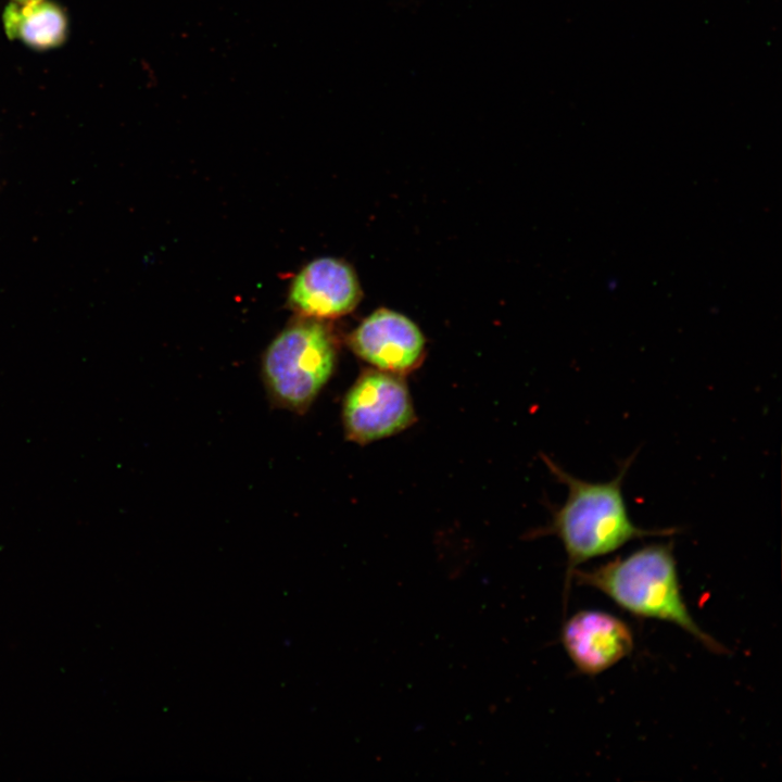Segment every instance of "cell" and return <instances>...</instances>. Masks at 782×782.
Here are the masks:
<instances>
[{"label": "cell", "instance_id": "1", "mask_svg": "<svg viewBox=\"0 0 782 782\" xmlns=\"http://www.w3.org/2000/svg\"><path fill=\"white\" fill-rule=\"evenodd\" d=\"M550 471L567 485L566 501L552 512V519L535 535H555L567 555L564 583L566 610L573 571L579 565L608 555L625 544L646 537H671L677 528L644 529L630 518L622 493V483L634 455L626 459L609 481L592 482L579 479L543 456Z\"/></svg>", "mask_w": 782, "mask_h": 782}, {"label": "cell", "instance_id": "2", "mask_svg": "<svg viewBox=\"0 0 782 782\" xmlns=\"http://www.w3.org/2000/svg\"><path fill=\"white\" fill-rule=\"evenodd\" d=\"M571 580L604 593L636 617L678 626L712 653H727L689 611L681 593L672 542L645 545L592 569L577 568Z\"/></svg>", "mask_w": 782, "mask_h": 782}, {"label": "cell", "instance_id": "3", "mask_svg": "<svg viewBox=\"0 0 782 782\" xmlns=\"http://www.w3.org/2000/svg\"><path fill=\"white\" fill-rule=\"evenodd\" d=\"M336 346L330 332L315 320L283 329L262 360V377L270 400L303 414L332 375Z\"/></svg>", "mask_w": 782, "mask_h": 782}, {"label": "cell", "instance_id": "4", "mask_svg": "<svg viewBox=\"0 0 782 782\" xmlns=\"http://www.w3.org/2000/svg\"><path fill=\"white\" fill-rule=\"evenodd\" d=\"M415 420L413 401L402 375L366 369L343 399L344 434L358 444L396 434Z\"/></svg>", "mask_w": 782, "mask_h": 782}, {"label": "cell", "instance_id": "5", "mask_svg": "<svg viewBox=\"0 0 782 782\" xmlns=\"http://www.w3.org/2000/svg\"><path fill=\"white\" fill-rule=\"evenodd\" d=\"M349 345L374 368L398 375L416 369L426 351L419 327L405 315L382 307L353 330Z\"/></svg>", "mask_w": 782, "mask_h": 782}, {"label": "cell", "instance_id": "6", "mask_svg": "<svg viewBox=\"0 0 782 782\" xmlns=\"http://www.w3.org/2000/svg\"><path fill=\"white\" fill-rule=\"evenodd\" d=\"M560 642L578 671L595 676L631 654L629 626L613 614L584 609L565 620Z\"/></svg>", "mask_w": 782, "mask_h": 782}, {"label": "cell", "instance_id": "7", "mask_svg": "<svg viewBox=\"0 0 782 782\" xmlns=\"http://www.w3.org/2000/svg\"><path fill=\"white\" fill-rule=\"evenodd\" d=\"M362 292L353 269L333 257L307 263L292 280L289 303L298 313L319 319L336 318L353 311Z\"/></svg>", "mask_w": 782, "mask_h": 782}, {"label": "cell", "instance_id": "8", "mask_svg": "<svg viewBox=\"0 0 782 782\" xmlns=\"http://www.w3.org/2000/svg\"><path fill=\"white\" fill-rule=\"evenodd\" d=\"M7 36L35 50L63 45L68 34L65 11L55 2L41 0L28 4L9 3L2 13Z\"/></svg>", "mask_w": 782, "mask_h": 782}, {"label": "cell", "instance_id": "9", "mask_svg": "<svg viewBox=\"0 0 782 782\" xmlns=\"http://www.w3.org/2000/svg\"><path fill=\"white\" fill-rule=\"evenodd\" d=\"M38 1H41V0H12V2H15L21 5L33 3V2H38Z\"/></svg>", "mask_w": 782, "mask_h": 782}]
</instances>
